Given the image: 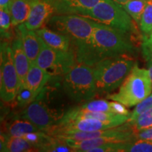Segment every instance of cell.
<instances>
[{"mask_svg": "<svg viewBox=\"0 0 152 152\" xmlns=\"http://www.w3.org/2000/svg\"><path fill=\"white\" fill-rule=\"evenodd\" d=\"M96 21L77 14H54L47 22V28L71 39L76 61L86 64L91 39Z\"/></svg>", "mask_w": 152, "mask_h": 152, "instance_id": "1", "label": "cell"}, {"mask_svg": "<svg viewBox=\"0 0 152 152\" xmlns=\"http://www.w3.org/2000/svg\"><path fill=\"white\" fill-rule=\"evenodd\" d=\"M134 50V47L128 34L96 22L86 65L92 67L104 58L132 54Z\"/></svg>", "mask_w": 152, "mask_h": 152, "instance_id": "2", "label": "cell"}, {"mask_svg": "<svg viewBox=\"0 0 152 152\" xmlns=\"http://www.w3.org/2000/svg\"><path fill=\"white\" fill-rule=\"evenodd\" d=\"M135 62L130 54L104 58L92 66L96 94H109L121 86Z\"/></svg>", "mask_w": 152, "mask_h": 152, "instance_id": "3", "label": "cell"}, {"mask_svg": "<svg viewBox=\"0 0 152 152\" xmlns=\"http://www.w3.org/2000/svg\"><path fill=\"white\" fill-rule=\"evenodd\" d=\"M152 93V82L149 71L135 64L119 87L118 91L106 95V99L132 107Z\"/></svg>", "mask_w": 152, "mask_h": 152, "instance_id": "4", "label": "cell"}, {"mask_svg": "<svg viewBox=\"0 0 152 152\" xmlns=\"http://www.w3.org/2000/svg\"><path fill=\"white\" fill-rule=\"evenodd\" d=\"M63 89L68 97L75 102L92 100L97 94L92 66L76 63L64 75Z\"/></svg>", "mask_w": 152, "mask_h": 152, "instance_id": "5", "label": "cell"}, {"mask_svg": "<svg viewBox=\"0 0 152 152\" xmlns=\"http://www.w3.org/2000/svg\"><path fill=\"white\" fill-rule=\"evenodd\" d=\"M83 16L130 35L134 31L132 18L122 6L113 0H101Z\"/></svg>", "mask_w": 152, "mask_h": 152, "instance_id": "6", "label": "cell"}, {"mask_svg": "<svg viewBox=\"0 0 152 152\" xmlns=\"http://www.w3.org/2000/svg\"><path fill=\"white\" fill-rule=\"evenodd\" d=\"M0 96L3 102L16 99L20 82L14 61L11 46L8 42H1L0 49Z\"/></svg>", "mask_w": 152, "mask_h": 152, "instance_id": "7", "label": "cell"}, {"mask_svg": "<svg viewBox=\"0 0 152 152\" xmlns=\"http://www.w3.org/2000/svg\"><path fill=\"white\" fill-rule=\"evenodd\" d=\"M40 43V52L37 59V64L47 72L51 77L64 76L77 63L73 50L64 52L53 49L48 46L42 38Z\"/></svg>", "mask_w": 152, "mask_h": 152, "instance_id": "8", "label": "cell"}, {"mask_svg": "<svg viewBox=\"0 0 152 152\" xmlns=\"http://www.w3.org/2000/svg\"><path fill=\"white\" fill-rule=\"evenodd\" d=\"M63 116L49 109L43 101L34 100L26 106L21 118L33 123L39 130L46 132L56 125Z\"/></svg>", "mask_w": 152, "mask_h": 152, "instance_id": "9", "label": "cell"}, {"mask_svg": "<svg viewBox=\"0 0 152 152\" xmlns=\"http://www.w3.org/2000/svg\"><path fill=\"white\" fill-rule=\"evenodd\" d=\"M54 14V7L48 0H34L29 16L24 24L28 29L37 30L47 25Z\"/></svg>", "mask_w": 152, "mask_h": 152, "instance_id": "10", "label": "cell"}, {"mask_svg": "<svg viewBox=\"0 0 152 152\" xmlns=\"http://www.w3.org/2000/svg\"><path fill=\"white\" fill-rule=\"evenodd\" d=\"M130 115H121L114 113H104V112L92 111L81 109L80 106L72 108L64 113L61 120L62 121H71V120L94 118L106 121H114L123 125L128 122Z\"/></svg>", "mask_w": 152, "mask_h": 152, "instance_id": "11", "label": "cell"}, {"mask_svg": "<svg viewBox=\"0 0 152 152\" xmlns=\"http://www.w3.org/2000/svg\"><path fill=\"white\" fill-rule=\"evenodd\" d=\"M55 14H77L83 16L101 0H48Z\"/></svg>", "mask_w": 152, "mask_h": 152, "instance_id": "12", "label": "cell"}, {"mask_svg": "<svg viewBox=\"0 0 152 152\" xmlns=\"http://www.w3.org/2000/svg\"><path fill=\"white\" fill-rule=\"evenodd\" d=\"M16 34L21 39L24 50L30 64L37 63L41 48V38L35 30L28 29L24 23L16 26Z\"/></svg>", "mask_w": 152, "mask_h": 152, "instance_id": "13", "label": "cell"}, {"mask_svg": "<svg viewBox=\"0 0 152 152\" xmlns=\"http://www.w3.org/2000/svg\"><path fill=\"white\" fill-rule=\"evenodd\" d=\"M51 77L49 74L39 67L37 63H32L30 64L25 85L37 98Z\"/></svg>", "mask_w": 152, "mask_h": 152, "instance_id": "14", "label": "cell"}, {"mask_svg": "<svg viewBox=\"0 0 152 152\" xmlns=\"http://www.w3.org/2000/svg\"><path fill=\"white\" fill-rule=\"evenodd\" d=\"M11 49L13 52L14 64L20 80V85H25L30 63L24 50L21 39L17 34L16 39H14L11 45Z\"/></svg>", "mask_w": 152, "mask_h": 152, "instance_id": "15", "label": "cell"}, {"mask_svg": "<svg viewBox=\"0 0 152 152\" xmlns=\"http://www.w3.org/2000/svg\"><path fill=\"white\" fill-rule=\"evenodd\" d=\"M35 32L48 46L53 49L64 52L73 50L71 39L64 34L58 33L47 27L39 28L35 30Z\"/></svg>", "mask_w": 152, "mask_h": 152, "instance_id": "16", "label": "cell"}, {"mask_svg": "<svg viewBox=\"0 0 152 152\" xmlns=\"http://www.w3.org/2000/svg\"><path fill=\"white\" fill-rule=\"evenodd\" d=\"M81 109L92 111L104 112V113H114L121 115H130V111L126 106L118 102H109L104 99L91 100L85 102L83 105L80 106Z\"/></svg>", "mask_w": 152, "mask_h": 152, "instance_id": "17", "label": "cell"}, {"mask_svg": "<svg viewBox=\"0 0 152 152\" xmlns=\"http://www.w3.org/2000/svg\"><path fill=\"white\" fill-rule=\"evenodd\" d=\"M1 151L28 152L37 151L35 147L22 137H11L1 134Z\"/></svg>", "mask_w": 152, "mask_h": 152, "instance_id": "18", "label": "cell"}, {"mask_svg": "<svg viewBox=\"0 0 152 152\" xmlns=\"http://www.w3.org/2000/svg\"><path fill=\"white\" fill-rule=\"evenodd\" d=\"M34 0H14L11 8L12 26L24 23L29 16Z\"/></svg>", "mask_w": 152, "mask_h": 152, "instance_id": "19", "label": "cell"}, {"mask_svg": "<svg viewBox=\"0 0 152 152\" xmlns=\"http://www.w3.org/2000/svg\"><path fill=\"white\" fill-rule=\"evenodd\" d=\"M22 119H14L8 124L5 134L11 137H23L25 134L39 131V128L33 123L21 118Z\"/></svg>", "mask_w": 152, "mask_h": 152, "instance_id": "20", "label": "cell"}, {"mask_svg": "<svg viewBox=\"0 0 152 152\" xmlns=\"http://www.w3.org/2000/svg\"><path fill=\"white\" fill-rule=\"evenodd\" d=\"M116 152H152V142L144 140L116 143Z\"/></svg>", "mask_w": 152, "mask_h": 152, "instance_id": "21", "label": "cell"}, {"mask_svg": "<svg viewBox=\"0 0 152 152\" xmlns=\"http://www.w3.org/2000/svg\"><path fill=\"white\" fill-rule=\"evenodd\" d=\"M147 0H129L124 4L121 5L133 20L140 24Z\"/></svg>", "mask_w": 152, "mask_h": 152, "instance_id": "22", "label": "cell"}, {"mask_svg": "<svg viewBox=\"0 0 152 152\" xmlns=\"http://www.w3.org/2000/svg\"><path fill=\"white\" fill-rule=\"evenodd\" d=\"M143 38L148 37L152 32V0H147L140 23Z\"/></svg>", "mask_w": 152, "mask_h": 152, "instance_id": "23", "label": "cell"}, {"mask_svg": "<svg viewBox=\"0 0 152 152\" xmlns=\"http://www.w3.org/2000/svg\"><path fill=\"white\" fill-rule=\"evenodd\" d=\"M132 123L136 132L152 127V108L145 111Z\"/></svg>", "mask_w": 152, "mask_h": 152, "instance_id": "24", "label": "cell"}, {"mask_svg": "<svg viewBox=\"0 0 152 152\" xmlns=\"http://www.w3.org/2000/svg\"><path fill=\"white\" fill-rule=\"evenodd\" d=\"M152 108V93L147 98H145L142 102H140L138 104H137L136 107L134 108L130 114V118L128 120V122L132 123L141 114L144 113L145 111L151 109Z\"/></svg>", "mask_w": 152, "mask_h": 152, "instance_id": "25", "label": "cell"}, {"mask_svg": "<svg viewBox=\"0 0 152 152\" xmlns=\"http://www.w3.org/2000/svg\"><path fill=\"white\" fill-rule=\"evenodd\" d=\"M16 99L18 100L19 105L25 106H28V104L33 102L34 100H35L36 98L26 85H20Z\"/></svg>", "mask_w": 152, "mask_h": 152, "instance_id": "26", "label": "cell"}, {"mask_svg": "<svg viewBox=\"0 0 152 152\" xmlns=\"http://www.w3.org/2000/svg\"><path fill=\"white\" fill-rule=\"evenodd\" d=\"M11 25V14L8 11L0 9V29L1 37H9V30Z\"/></svg>", "mask_w": 152, "mask_h": 152, "instance_id": "27", "label": "cell"}, {"mask_svg": "<svg viewBox=\"0 0 152 152\" xmlns=\"http://www.w3.org/2000/svg\"><path fill=\"white\" fill-rule=\"evenodd\" d=\"M142 51L146 60L149 61L152 59V32L149 37L143 38Z\"/></svg>", "mask_w": 152, "mask_h": 152, "instance_id": "28", "label": "cell"}, {"mask_svg": "<svg viewBox=\"0 0 152 152\" xmlns=\"http://www.w3.org/2000/svg\"><path fill=\"white\" fill-rule=\"evenodd\" d=\"M137 140H144L152 142V127L136 132Z\"/></svg>", "mask_w": 152, "mask_h": 152, "instance_id": "29", "label": "cell"}, {"mask_svg": "<svg viewBox=\"0 0 152 152\" xmlns=\"http://www.w3.org/2000/svg\"><path fill=\"white\" fill-rule=\"evenodd\" d=\"M14 1V0H0V9H3L10 13L11 6Z\"/></svg>", "mask_w": 152, "mask_h": 152, "instance_id": "30", "label": "cell"}, {"mask_svg": "<svg viewBox=\"0 0 152 152\" xmlns=\"http://www.w3.org/2000/svg\"><path fill=\"white\" fill-rule=\"evenodd\" d=\"M148 63V71H149V74L150 76V78L152 82V59L147 61Z\"/></svg>", "mask_w": 152, "mask_h": 152, "instance_id": "31", "label": "cell"}, {"mask_svg": "<svg viewBox=\"0 0 152 152\" xmlns=\"http://www.w3.org/2000/svg\"><path fill=\"white\" fill-rule=\"evenodd\" d=\"M113 1H115V2H116L118 4H119L121 5H123L124 4L127 2V1H129V0H113Z\"/></svg>", "mask_w": 152, "mask_h": 152, "instance_id": "32", "label": "cell"}]
</instances>
